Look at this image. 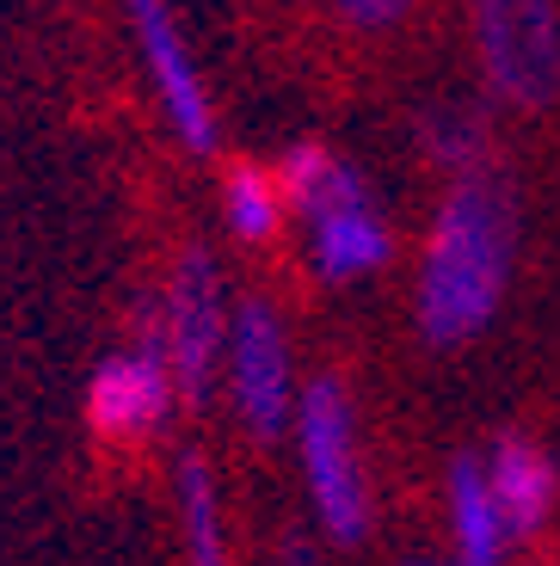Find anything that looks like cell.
<instances>
[{
  "instance_id": "52a82bcc",
  "label": "cell",
  "mask_w": 560,
  "mask_h": 566,
  "mask_svg": "<svg viewBox=\"0 0 560 566\" xmlns=\"http://www.w3.org/2000/svg\"><path fill=\"white\" fill-rule=\"evenodd\" d=\"M129 25H136V43L148 56V74H155V93H160V112H167L173 136L197 155L216 148V112H210V93L197 81V62L179 38V19H173L167 0H129Z\"/></svg>"
},
{
  "instance_id": "277c9868",
  "label": "cell",
  "mask_w": 560,
  "mask_h": 566,
  "mask_svg": "<svg viewBox=\"0 0 560 566\" xmlns=\"http://www.w3.org/2000/svg\"><path fill=\"white\" fill-rule=\"evenodd\" d=\"M475 50L505 105L548 112L560 99V7L554 0H475Z\"/></svg>"
},
{
  "instance_id": "ba28073f",
  "label": "cell",
  "mask_w": 560,
  "mask_h": 566,
  "mask_svg": "<svg viewBox=\"0 0 560 566\" xmlns=\"http://www.w3.org/2000/svg\"><path fill=\"white\" fill-rule=\"evenodd\" d=\"M173 395H179L173 364L160 339H148L98 364L93 388H86V419H93L98 438H148L173 412Z\"/></svg>"
},
{
  "instance_id": "8fae6325",
  "label": "cell",
  "mask_w": 560,
  "mask_h": 566,
  "mask_svg": "<svg viewBox=\"0 0 560 566\" xmlns=\"http://www.w3.org/2000/svg\"><path fill=\"white\" fill-rule=\"evenodd\" d=\"M179 524H185V560H191V566H228L222 499H216L210 468L197 462V455L179 468Z\"/></svg>"
},
{
  "instance_id": "6da1fadb",
  "label": "cell",
  "mask_w": 560,
  "mask_h": 566,
  "mask_svg": "<svg viewBox=\"0 0 560 566\" xmlns=\"http://www.w3.org/2000/svg\"><path fill=\"white\" fill-rule=\"evenodd\" d=\"M518 259V198L499 172H456L449 198L437 203L432 241L419 259V333L432 345H468L499 314L505 283Z\"/></svg>"
},
{
  "instance_id": "9a60e30c",
  "label": "cell",
  "mask_w": 560,
  "mask_h": 566,
  "mask_svg": "<svg viewBox=\"0 0 560 566\" xmlns=\"http://www.w3.org/2000/svg\"><path fill=\"white\" fill-rule=\"evenodd\" d=\"M283 566H309V554H302V548H290V554H283Z\"/></svg>"
},
{
  "instance_id": "5b68a950",
  "label": "cell",
  "mask_w": 560,
  "mask_h": 566,
  "mask_svg": "<svg viewBox=\"0 0 560 566\" xmlns=\"http://www.w3.org/2000/svg\"><path fill=\"white\" fill-rule=\"evenodd\" d=\"M228 302H222V277L204 253H191L179 265L167 290V308H160V352L173 364V382L179 395H210V376H216V357L228 352Z\"/></svg>"
},
{
  "instance_id": "30bf717a",
  "label": "cell",
  "mask_w": 560,
  "mask_h": 566,
  "mask_svg": "<svg viewBox=\"0 0 560 566\" xmlns=\"http://www.w3.org/2000/svg\"><path fill=\"white\" fill-rule=\"evenodd\" d=\"M449 530H456V566H505L511 530H505L499 505H492L480 455H456L449 462Z\"/></svg>"
},
{
  "instance_id": "7c38bea8",
  "label": "cell",
  "mask_w": 560,
  "mask_h": 566,
  "mask_svg": "<svg viewBox=\"0 0 560 566\" xmlns=\"http://www.w3.org/2000/svg\"><path fill=\"white\" fill-rule=\"evenodd\" d=\"M283 185H278V172H266V167H235L228 172V185H222V216H228V228H235L240 241H266L271 228L283 222Z\"/></svg>"
},
{
  "instance_id": "5bb4252c",
  "label": "cell",
  "mask_w": 560,
  "mask_h": 566,
  "mask_svg": "<svg viewBox=\"0 0 560 566\" xmlns=\"http://www.w3.org/2000/svg\"><path fill=\"white\" fill-rule=\"evenodd\" d=\"M339 13L351 19V25H364V31H382V25H394V19L413 7V0H333Z\"/></svg>"
},
{
  "instance_id": "4fadbf2b",
  "label": "cell",
  "mask_w": 560,
  "mask_h": 566,
  "mask_svg": "<svg viewBox=\"0 0 560 566\" xmlns=\"http://www.w3.org/2000/svg\"><path fill=\"white\" fill-rule=\"evenodd\" d=\"M425 142H432V155L444 160L449 172H475V167H480V155H487L480 117H468V112H444L432 129H425Z\"/></svg>"
},
{
  "instance_id": "7a4b0ae2",
  "label": "cell",
  "mask_w": 560,
  "mask_h": 566,
  "mask_svg": "<svg viewBox=\"0 0 560 566\" xmlns=\"http://www.w3.org/2000/svg\"><path fill=\"white\" fill-rule=\"evenodd\" d=\"M278 185L283 203L309 228V265L326 283H351L388 265V216L376 210L364 172L345 167L333 148H321V142L290 148L278 167Z\"/></svg>"
},
{
  "instance_id": "8992f818",
  "label": "cell",
  "mask_w": 560,
  "mask_h": 566,
  "mask_svg": "<svg viewBox=\"0 0 560 566\" xmlns=\"http://www.w3.org/2000/svg\"><path fill=\"white\" fill-rule=\"evenodd\" d=\"M228 388H235V407L252 438H278L290 424V345H283V326L266 302H240L235 321H228Z\"/></svg>"
},
{
  "instance_id": "9c48e42d",
  "label": "cell",
  "mask_w": 560,
  "mask_h": 566,
  "mask_svg": "<svg viewBox=\"0 0 560 566\" xmlns=\"http://www.w3.org/2000/svg\"><path fill=\"white\" fill-rule=\"evenodd\" d=\"M487 486H492V505H499L505 530H511V542H530L548 530V517H554V499H560V474L554 462H548L542 443L530 438H499L487 455Z\"/></svg>"
},
{
  "instance_id": "2e32d148",
  "label": "cell",
  "mask_w": 560,
  "mask_h": 566,
  "mask_svg": "<svg viewBox=\"0 0 560 566\" xmlns=\"http://www.w3.org/2000/svg\"><path fill=\"white\" fill-rule=\"evenodd\" d=\"M406 566H444V560H406ZM449 566H456V560H449Z\"/></svg>"
},
{
  "instance_id": "3957f363",
  "label": "cell",
  "mask_w": 560,
  "mask_h": 566,
  "mask_svg": "<svg viewBox=\"0 0 560 566\" xmlns=\"http://www.w3.org/2000/svg\"><path fill=\"white\" fill-rule=\"evenodd\" d=\"M295 450H302V481H309L314 517L333 542H357L370 530V474L357 455V419L333 376H314L295 395Z\"/></svg>"
}]
</instances>
